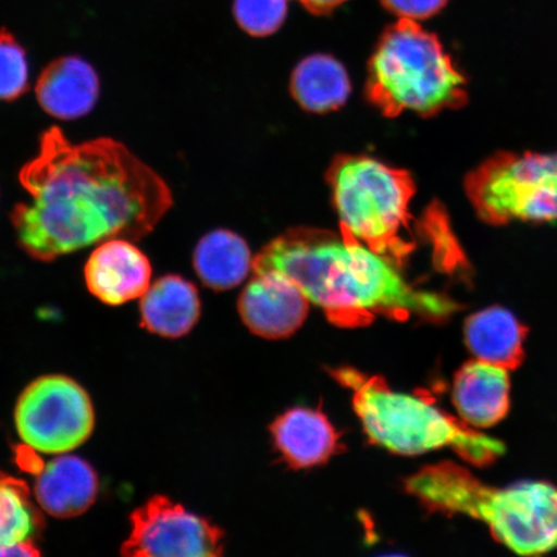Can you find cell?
I'll use <instances>...</instances> for the list:
<instances>
[{"label": "cell", "instance_id": "1", "mask_svg": "<svg viewBox=\"0 0 557 557\" xmlns=\"http://www.w3.org/2000/svg\"><path fill=\"white\" fill-rule=\"evenodd\" d=\"M18 180L30 201L13 208L12 226L20 248L41 262L143 239L173 205L169 185L127 146L109 137L73 144L59 127L44 132Z\"/></svg>", "mask_w": 557, "mask_h": 557}, {"label": "cell", "instance_id": "2", "mask_svg": "<svg viewBox=\"0 0 557 557\" xmlns=\"http://www.w3.org/2000/svg\"><path fill=\"white\" fill-rule=\"evenodd\" d=\"M296 227L253 259L252 271L278 270L343 329L371 324L375 317L442 322L461 309L450 297L417 289L393 261L373 252L346 228Z\"/></svg>", "mask_w": 557, "mask_h": 557}, {"label": "cell", "instance_id": "3", "mask_svg": "<svg viewBox=\"0 0 557 557\" xmlns=\"http://www.w3.org/2000/svg\"><path fill=\"white\" fill-rule=\"evenodd\" d=\"M406 491L431 512L484 522L512 553L540 556L557 549V486L532 482L494 487L451 462L428 466L408 478Z\"/></svg>", "mask_w": 557, "mask_h": 557}, {"label": "cell", "instance_id": "4", "mask_svg": "<svg viewBox=\"0 0 557 557\" xmlns=\"http://www.w3.org/2000/svg\"><path fill=\"white\" fill-rule=\"evenodd\" d=\"M330 373L352 393V407L369 442L395 455L420 456L449 448L466 462L487 466L505 453L503 442L478 433L423 395L394 392L380 375L351 367Z\"/></svg>", "mask_w": 557, "mask_h": 557}, {"label": "cell", "instance_id": "5", "mask_svg": "<svg viewBox=\"0 0 557 557\" xmlns=\"http://www.w3.org/2000/svg\"><path fill=\"white\" fill-rule=\"evenodd\" d=\"M367 97L381 113L431 116L462 107L466 79L442 41L413 20L388 26L369 61Z\"/></svg>", "mask_w": 557, "mask_h": 557}, {"label": "cell", "instance_id": "6", "mask_svg": "<svg viewBox=\"0 0 557 557\" xmlns=\"http://www.w3.org/2000/svg\"><path fill=\"white\" fill-rule=\"evenodd\" d=\"M326 181L339 227L401 269L414 250L401 234L409 228L408 209L416 193L410 174L371 157L338 156Z\"/></svg>", "mask_w": 557, "mask_h": 557}, {"label": "cell", "instance_id": "7", "mask_svg": "<svg viewBox=\"0 0 557 557\" xmlns=\"http://www.w3.org/2000/svg\"><path fill=\"white\" fill-rule=\"evenodd\" d=\"M465 189L486 224L557 220V152L494 156L466 177Z\"/></svg>", "mask_w": 557, "mask_h": 557}, {"label": "cell", "instance_id": "8", "mask_svg": "<svg viewBox=\"0 0 557 557\" xmlns=\"http://www.w3.org/2000/svg\"><path fill=\"white\" fill-rule=\"evenodd\" d=\"M17 434L45 455H66L85 444L95 429V409L78 382L48 374L27 385L15 408Z\"/></svg>", "mask_w": 557, "mask_h": 557}, {"label": "cell", "instance_id": "9", "mask_svg": "<svg viewBox=\"0 0 557 557\" xmlns=\"http://www.w3.org/2000/svg\"><path fill=\"white\" fill-rule=\"evenodd\" d=\"M132 531L123 543L128 557H218L224 532L163 496L152 497L131 515Z\"/></svg>", "mask_w": 557, "mask_h": 557}, {"label": "cell", "instance_id": "10", "mask_svg": "<svg viewBox=\"0 0 557 557\" xmlns=\"http://www.w3.org/2000/svg\"><path fill=\"white\" fill-rule=\"evenodd\" d=\"M238 309L250 332L262 338L282 339L301 329L310 301L294 278L269 269L253 273L242 292Z\"/></svg>", "mask_w": 557, "mask_h": 557}, {"label": "cell", "instance_id": "11", "mask_svg": "<svg viewBox=\"0 0 557 557\" xmlns=\"http://www.w3.org/2000/svg\"><path fill=\"white\" fill-rule=\"evenodd\" d=\"M85 278L88 290L97 299L120 306L141 298L149 289L151 264L134 242L109 239L90 253Z\"/></svg>", "mask_w": 557, "mask_h": 557}, {"label": "cell", "instance_id": "12", "mask_svg": "<svg viewBox=\"0 0 557 557\" xmlns=\"http://www.w3.org/2000/svg\"><path fill=\"white\" fill-rule=\"evenodd\" d=\"M275 447L289 468H317L343 451L341 435L322 410L292 408L270 426Z\"/></svg>", "mask_w": 557, "mask_h": 557}, {"label": "cell", "instance_id": "13", "mask_svg": "<svg viewBox=\"0 0 557 557\" xmlns=\"http://www.w3.org/2000/svg\"><path fill=\"white\" fill-rule=\"evenodd\" d=\"M35 95L41 109L55 120H79L99 101V75L78 55H64L41 70Z\"/></svg>", "mask_w": 557, "mask_h": 557}, {"label": "cell", "instance_id": "14", "mask_svg": "<svg viewBox=\"0 0 557 557\" xmlns=\"http://www.w3.org/2000/svg\"><path fill=\"white\" fill-rule=\"evenodd\" d=\"M508 369L482 360L462 366L453 382V404L461 421L470 428H492L510 408Z\"/></svg>", "mask_w": 557, "mask_h": 557}, {"label": "cell", "instance_id": "15", "mask_svg": "<svg viewBox=\"0 0 557 557\" xmlns=\"http://www.w3.org/2000/svg\"><path fill=\"white\" fill-rule=\"evenodd\" d=\"M99 493V478L85 459L60 456L41 469L34 485L41 510L58 519L85 513Z\"/></svg>", "mask_w": 557, "mask_h": 557}, {"label": "cell", "instance_id": "16", "mask_svg": "<svg viewBox=\"0 0 557 557\" xmlns=\"http://www.w3.org/2000/svg\"><path fill=\"white\" fill-rule=\"evenodd\" d=\"M146 331L166 338L189 333L200 315L197 288L177 275H166L150 284L139 304Z\"/></svg>", "mask_w": 557, "mask_h": 557}, {"label": "cell", "instance_id": "17", "mask_svg": "<svg viewBox=\"0 0 557 557\" xmlns=\"http://www.w3.org/2000/svg\"><path fill=\"white\" fill-rule=\"evenodd\" d=\"M527 331L510 311L491 308L472 313L465 324L466 346L478 360L511 371L524 360Z\"/></svg>", "mask_w": 557, "mask_h": 557}, {"label": "cell", "instance_id": "18", "mask_svg": "<svg viewBox=\"0 0 557 557\" xmlns=\"http://www.w3.org/2000/svg\"><path fill=\"white\" fill-rule=\"evenodd\" d=\"M290 92L306 111L325 114L344 107L351 83L339 61L329 54H312L294 70Z\"/></svg>", "mask_w": 557, "mask_h": 557}, {"label": "cell", "instance_id": "19", "mask_svg": "<svg viewBox=\"0 0 557 557\" xmlns=\"http://www.w3.org/2000/svg\"><path fill=\"white\" fill-rule=\"evenodd\" d=\"M253 267L252 255L242 236L215 230L195 249L194 268L206 287L228 290L238 287Z\"/></svg>", "mask_w": 557, "mask_h": 557}, {"label": "cell", "instance_id": "20", "mask_svg": "<svg viewBox=\"0 0 557 557\" xmlns=\"http://www.w3.org/2000/svg\"><path fill=\"white\" fill-rule=\"evenodd\" d=\"M40 529L41 517L32 503L29 486L0 471V549L34 541Z\"/></svg>", "mask_w": 557, "mask_h": 557}, {"label": "cell", "instance_id": "21", "mask_svg": "<svg viewBox=\"0 0 557 557\" xmlns=\"http://www.w3.org/2000/svg\"><path fill=\"white\" fill-rule=\"evenodd\" d=\"M29 89L26 53L10 32L0 30V101H15Z\"/></svg>", "mask_w": 557, "mask_h": 557}, {"label": "cell", "instance_id": "22", "mask_svg": "<svg viewBox=\"0 0 557 557\" xmlns=\"http://www.w3.org/2000/svg\"><path fill=\"white\" fill-rule=\"evenodd\" d=\"M288 0H235L234 16L242 29L253 37H268L281 29Z\"/></svg>", "mask_w": 557, "mask_h": 557}, {"label": "cell", "instance_id": "23", "mask_svg": "<svg viewBox=\"0 0 557 557\" xmlns=\"http://www.w3.org/2000/svg\"><path fill=\"white\" fill-rule=\"evenodd\" d=\"M381 3L400 18L418 21L437 15L449 0H381Z\"/></svg>", "mask_w": 557, "mask_h": 557}, {"label": "cell", "instance_id": "24", "mask_svg": "<svg viewBox=\"0 0 557 557\" xmlns=\"http://www.w3.org/2000/svg\"><path fill=\"white\" fill-rule=\"evenodd\" d=\"M306 10L315 15H326L336 10L338 5L346 2V0H297Z\"/></svg>", "mask_w": 557, "mask_h": 557}, {"label": "cell", "instance_id": "25", "mask_svg": "<svg viewBox=\"0 0 557 557\" xmlns=\"http://www.w3.org/2000/svg\"><path fill=\"white\" fill-rule=\"evenodd\" d=\"M40 555L39 549L35 546L34 541H24L13 543V545L7 546L0 549V556H38Z\"/></svg>", "mask_w": 557, "mask_h": 557}]
</instances>
